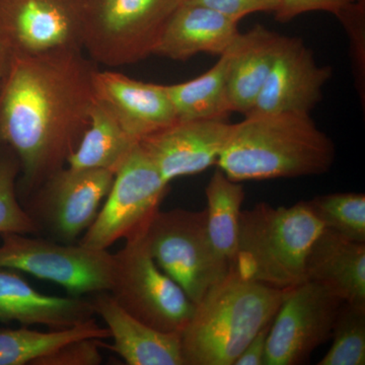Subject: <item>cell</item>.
<instances>
[{
  "label": "cell",
  "instance_id": "obj_1",
  "mask_svg": "<svg viewBox=\"0 0 365 365\" xmlns=\"http://www.w3.org/2000/svg\"><path fill=\"white\" fill-rule=\"evenodd\" d=\"M96 71L83 51L13 54L0 83V146L20 163L21 204L66 167L78 145L95 102Z\"/></svg>",
  "mask_w": 365,
  "mask_h": 365
},
{
  "label": "cell",
  "instance_id": "obj_2",
  "mask_svg": "<svg viewBox=\"0 0 365 365\" xmlns=\"http://www.w3.org/2000/svg\"><path fill=\"white\" fill-rule=\"evenodd\" d=\"M330 137L309 114L248 115L232 124L218 169L235 182L319 176L335 160Z\"/></svg>",
  "mask_w": 365,
  "mask_h": 365
},
{
  "label": "cell",
  "instance_id": "obj_3",
  "mask_svg": "<svg viewBox=\"0 0 365 365\" xmlns=\"http://www.w3.org/2000/svg\"><path fill=\"white\" fill-rule=\"evenodd\" d=\"M287 289L244 277L234 267L195 304L180 334L185 365H234L275 317Z\"/></svg>",
  "mask_w": 365,
  "mask_h": 365
},
{
  "label": "cell",
  "instance_id": "obj_4",
  "mask_svg": "<svg viewBox=\"0 0 365 365\" xmlns=\"http://www.w3.org/2000/svg\"><path fill=\"white\" fill-rule=\"evenodd\" d=\"M324 230L307 201L273 207L262 202L240 215L232 267L244 277L287 289L307 281V255Z\"/></svg>",
  "mask_w": 365,
  "mask_h": 365
},
{
  "label": "cell",
  "instance_id": "obj_5",
  "mask_svg": "<svg viewBox=\"0 0 365 365\" xmlns=\"http://www.w3.org/2000/svg\"><path fill=\"white\" fill-rule=\"evenodd\" d=\"M187 0H83V48L109 67L153 55L170 16Z\"/></svg>",
  "mask_w": 365,
  "mask_h": 365
},
{
  "label": "cell",
  "instance_id": "obj_6",
  "mask_svg": "<svg viewBox=\"0 0 365 365\" xmlns=\"http://www.w3.org/2000/svg\"><path fill=\"white\" fill-rule=\"evenodd\" d=\"M143 240L158 267L176 281L194 304L232 268L211 244L205 209L160 210Z\"/></svg>",
  "mask_w": 365,
  "mask_h": 365
},
{
  "label": "cell",
  "instance_id": "obj_7",
  "mask_svg": "<svg viewBox=\"0 0 365 365\" xmlns=\"http://www.w3.org/2000/svg\"><path fill=\"white\" fill-rule=\"evenodd\" d=\"M169 190L170 182L137 144L115 173L104 204L78 244L108 251L120 240L143 237Z\"/></svg>",
  "mask_w": 365,
  "mask_h": 365
},
{
  "label": "cell",
  "instance_id": "obj_8",
  "mask_svg": "<svg viewBox=\"0 0 365 365\" xmlns=\"http://www.w3.org/2000/svg\"><path fill=\"white\" fill-rule=\"evenodd\" d=\"M113 258L109 294L118 304L151 328L181 334L195 304L176 281L158 267L143 237L127 241Z\"/></svg>",
  "mask_w": 365,
  "mask_h": 365
},
{
  "label": "cell",
  "instance_id": "obj_9",
  "mask_svg": "<svg viewBox=\"0 0 365 365\" xmlns=\"http://www.w3.org/2000/svg\"><path fill=\"white\" fill-rule=\"evenodd\" d=\"M0 268L56 283L71 297L109 292L113 254L30 235H0Z\"/></svg>",
  "mask_w": 365,
  "mask_h": 365
},
{
  "label": "cell",
  "instance_id": "obj_10",
  "mask_svg": "<svg viewBox=\"0 0 365 365\" xmlns=\"http://www.w3.org/2000/svg\"><path fill=\"white\" fill-rule=\"evenodd\" d=\"M115 173L62 168L21 204L38 227V235L76 244L97 217Z\"/></svg>",
  "mask_w": 365,
  "mask_h": 365
},
{
  "label": "cell",
  "instance_id": "obj_11",
  "mask_svg": "<svg viewBox=\"0 0 365 365\" xmlns=\"http://www.w3.org/2000/svg\"><path fill=\"white\" fill-rule=\"evenodd\" d=\"M342 304L332 290L314 281L289 288L269 331L264 365L307 364L331 339Z\"/></svg>",
  "mask_w": 365,
  "mask_h": 365
},
{
  "label": "cell",
  "instance_id": "obj_12",
  "mask_svg": "<svg viewBox=\"0 0 365 365\" xmlns=\"http://www.w3.org/2000/svg\"><path fill=\"white\" fill-rule=\"evenodd\" d=\"M0 30L13 54L83 51V0H0Z\"/></svg>",
  "mask_w": 365,
  "mask_h": 365
},
{
  "label": "cell",
  "instance_id": "obj_13",
  "mask_svg": "<svg viewBox=\"0 0 365 365\" xmlns=\"http://www.w3.org/2000/svg\"><path fill=\"white\" fill-rule=\"evenodd\" d=\"M332 69L321 66L299 38L283 37L272 68L248 115L309 114L321 102Z\"/></svg>",
  "mask_w": 365,
  "mask_h": 365
},
{
  "label": "cell",
  "instance_id": "obj_14",
  "mask_svg": "<svg viewBox=\"0 0 365 365\" xmlns=\"http://www.w3.org/2000/svg\"><path fill=\"white\" fill-rule=\"evenodd\" d=\"M230 126L227 120L177 121L138 144L163 180L170 182L216 165Z\"/></svg>",
  "mask_w": 365,
  "mask_h": 365
},
{
  "label": "cell",
  "instance_id": "obj_15",
  "mask_svg": "<svg viewBox=\"0 0 365 365\" xmlns=\"http://www.w3.org/2000/svg\"><path fill=\"white\" fill-rule=\"evenodd\" d=\"M96 100L137 141L178 121L165 86L143 83L113 71H96Z\"/></svg>",
  "mask_w": 365,
  "mask_h": 365
},
{
  "label": "cell",
  "instance_id": "obj_16",
  "mask_svg": "<svg viewBox=\"0 0 365 365\" xmlns=\"http://www.w3.org/2000/svg\"><path fill=\"white\" fill-rule=\"evenodd\" d=\"M93 317L91 300L41 294L18 271L0 268V323L63 330Z\"/></svg>",
  "mask_w": 365,
  "mask_h": 365
},
{
  "label": "cell",
  "instance_id": "obj_17",
  "mask_svg": "<svg viewBox=\"0 0 365 365\" xmlns=\"http://www.w3.org/2000/svg\"><path fill=\"white\" fill-rule=\"evenodd\" d=\"M91 302L110 331L111 349L127 364L185 365L180 334L146 325L122 309L109 292L93 294Z\"/></svg>",
  "mask_w": 365,
  "mask_h": 365
},
{
  "label": "cell",
  "instance_id": "obj_18",
  "mask_svg": "<svg viewBox=\"0 0 365 365\" xmlns=\"http://www.w3.org/2000/svg\"><path fill=\"white\" fill-rule=\"evenodd\" d=\"M240 34L237 23L207 7L185 2L170 16L153 55L179 61L200 53L220 56Z\"/></svg>",
  "mask_w": 365,
  "mask_h": 365
},
{
  "label": "cell",
  "instance_id": "obj_19",
  "mask_svg": "<svg viewBox=\"0 0 365 365\" xmlns=\"http://www.w3.org/2000/svg\"><path fill=\"white\" fill-rule=\"evenodd\" d=\"M306 278L343 302L365 306V242L324 228L307 255Z\"/></svg>",
  "mask_w": 365,
  "mask_h": 365
},
{
  "label": "cell",
  "instance_id": "obj_20",
  "mask_svg": "<svg viewBox=\"0 0 365 365\" xmlns=\"http://www.w3.org/2000/svg\"><path fill=\"white\" fill-rule=\"evenodd\" d=\"M283 37L261 25L240 34L230 47L227 95L232 112L246 116L272 68Z\"/></svg>",
  "mask_w": 365,
  "mask_h": 365
},
{
  "label": "cell",
  "instance_id": "obj_21",
  "mask_svg": "<svg viewBox=\"0 0 365 365\" xmlns=\"http://www.w3.org/2000/svg\"><path fill=\"white\" fill-rule=\"evenodd\" d=\"M138 141L129 135L95 98L88 128L67 158V167L78 170H107L116 173Z\"/></svg>",
  "mask_w": 365,
  "mask_h": 365
},
{
  "label": "cell",
  "instance_id": "obj_22",
  "mask_svg": "<svg viewBox=\"0 0 365 365\" xmlns=\"http://www.w3.org/2000/svg\"><path fill=\"white\" fill-rule=\"evenodd\" d=\"M230 48L205 73L198 78L165 86L178 121L227 120L232 113L227 95V71Z\"/></svg>",
  "mask_w": 365,
  "mask_h": 365
},
{
  "label": "cell",
  "instance_id": "obj_23",
  "mask_svg": "<svg viewBox=\"0 0 365 365\" xmlns=\"http://www.w3.org/2000/svg\"><path fill=\"white\" fill-rule=\"evenodd\" d=\"M107 339L108 328H101L95 319L63 330L42 332L29 327L0 328V365H37L39 360L62 346L81 339Z\"/></svg>",
  "mask_w": 365,
  "mask_h": 365
},
{
  "label": "cell",
  "instance_id": "obj_24",
  "mask_svg": "<svg viewBox=\"0 0 365 365\" xmlns=\"http://www.w3.org/2000/svg\"><path fill=\"white\" fill-rule=\"evenodd\" d=\"M205 195L211 244L218 256L232 267L237 257L240 215L245 200L244 187L217 169L206 187Z\"/></svg>",
  "mask_w": 365,
  "mask_h": 365
},
{
  "label": "cell",
  "instance_id": "obj_25",
  "mask_svg": "<svg viewBox=\"0 0 365 365\" xmlns=\"http://www.w3.org/2000/svg\"><path fill=\"white\" fill-rule=\"evenodd\" d=\"M324 228L351 241L365 242V195L364 193H333L307 201Z\"/></svg>",
  "mask_w": 365,
  "mask_h": 365
},
{
  "label": "cell",
  "instance_id": "obj_26",
  "mask_svg": "<svg viewBox=\"0 0 365 365\" xmlns=\"http://www.w3.org/2000/svg\"><path fill=\"white\" fill-rule=\"evenodd\" d=\"M331 339L332 345L318 365H364L365 306L343 302Z\"/></svg>",
  "mask_w": 365,
  "mask_h": 365
},
{
  "label": "cell",
  "instance_id": "obj_27",
  "mask_svg": "<svg viewBox=\"0 0 365 365\" xmlns=\"http://www.w3.org/2000/svg\"><path fill=\"white\" fill-rule=\"evenodd\" d=\"M20 163L16 155L1 146L0 150V235L14 232L38 235V227L21 205L16 193Z\"/></svg>",
  "mask_w": 365,
  "mask_h": 365
},
{
  "label": "cell",
  "instance_id": "obj_28",
  "mask_svg": "<svg viewBox=\"0 0 365 365\" xmlns=\"http://www.w3.org/2000/svg\"><path fill=\"white\" fill-rule=\"evenodd\" d=\"M359 9H361L360 0H280L275 18L279 21H289L302 14L325 11L345 23Z\"/></svg>",
  "mask_w": 365,
  "mask_h": 365
},
{
  "label": "cell",
  "instance_id": "obj_29",
  "mask_svg": "<svg viewBox=\"0 0 365 365\" xmlns=\"http://www.w3.org/2000/svg\"><path fill=\"white\" fill-rule=\"evenodd\" d=\"M100 339H81L62 346L37 365H97L102 362Z\"/></svg>",
  "mask_w": 365,
  "mask_h": 365
},
{
  "label": "cell",
  "instance_id": "obj_30",
  "mask_svg": "<svg viewBox=\"0 0 365 365\" xmlns=\"http://www.w3.org/2000/svg\"><path fill=\"white\" fill-rule=\"evenodd\" d=\"M186 2L207 7L237 24L251 14H275L280 7V0H187Z\"/></svg>",
  "mask_w": 365,
  "mask_h": 365
},
{
  "label": "cell",
  "instance_id": "obj_31",
  "mask_svg": "<svg viewBox=\"0 0 365 365\" xmlns=\"http://www.w3.org/2000/svg\"><path fill=\"white\" fill-rule=\"evenodd\" d=\"M273 319L250 341L249 344L235 359L234 365H264L269 331Z\"/></svg>",
  "mask_w": 365,
  "mask_h": 365
},
{
  "label": "cell",
  "instance_id": "obj_32",
  "mask_svg": "<svg viewBox=\"0 0 365 365\" xmlns=\"http://www.w3.org/2000/svg\"><path fill=\"white\" fill-rule=\"evenodd\" d=\"M11 57H13V51H11V46L7 42L2 31L0 30V83L9 68Z\"/></svg>",
  "mask_w": 365,
  "mask_h": 365
}]
</instances>
